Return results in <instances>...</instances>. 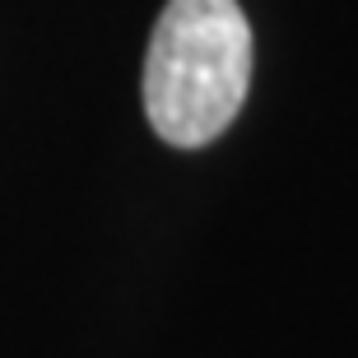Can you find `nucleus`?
<instances>
[{"mask_svg": "<svg viewBox=\"0 0 358 358\" xmlns=\"http://www.w3.org/2000/svg\"><path fill=\"white\" fill-rule=\"evenodd\" d=\"M252 28L238 0H168L145 56V117L163 145L219 140L247 103Z\"/></svg>", "mask_w": 358, "mask_h": 358, "instance_id": "nucleus-1", "label": "nucleus"}]
</instances>
